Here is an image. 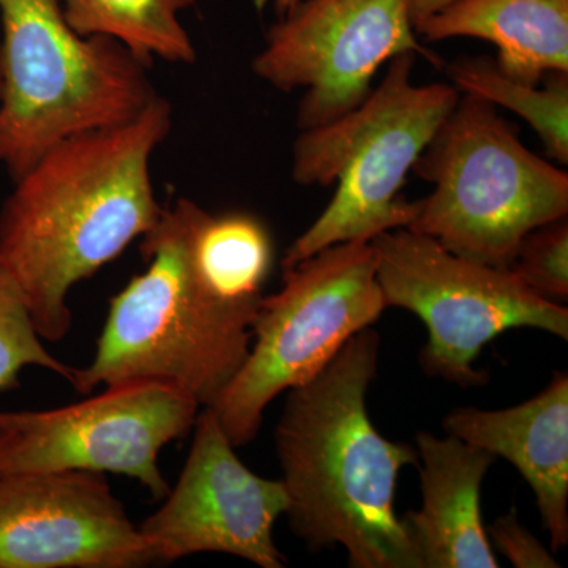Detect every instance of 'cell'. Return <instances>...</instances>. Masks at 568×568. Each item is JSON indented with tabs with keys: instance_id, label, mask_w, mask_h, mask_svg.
Listing matches in <instances>:
<instances>
[{
	"instance_id": "6da1fadb",
	"label": "cell",
	"mask_w": 568,
	"mask_h": 568,
	"mask_svg": "<svg viewBox=\"0 0 568 568\" xmlns=\"http://www.w3.org/2000/svg\"><path fill=\"white\" fill-rule=\"evenodd\" d=\"M171 125L159 95L130 121L59 142L13 181L0 209V263L44 342L70 334L71 287L159 222L151 159Z\"/></svg>"
},
{
	"instance_id": "7a4b0ae2",
	"label": "cell",
	"mask_w": 568,
	"mask_h": 568,
	"mask_svg": "<svg viewBox=\"0 0 568 568\" xmlns=\"http://www.w3.org/2000/svg\"><path fill=\"white\" fill-rule=\"evenodd\" d=\"M381 338L355 334L320 375L291 388L275 429L276 455L295 536L310 549L339 545L353 568H420L395 496L417 448L394 443L369 420Z\"/></svg>"
},
{
	"instance_id": "3957f363",
	"label": "cell",
	"mask_w": 568,
	"mask_h": 568,
	"mask_svg": "<svg viewBox=\"0 0 568 568\" xmlns=\"http://www.w3.org/2000/svg\"><path fill=\"white\" fill-rule=\"evenodd\" d=\"M204 213L181 197L142 235L148 271L111 298L92 364L74 369L71 386L78 394L159 383L209 407L237 375L263 298L233 301L209 282L196 256Z\"/></svg>"
},
{
	"instance_id": "277c9868",
	"label": "cell",
	"mask_w": 568,
	"mask_h": 568,
	"mask_svg": "<svg viewBox=\"0 0 568 568\" xmlns=\"http://www.w3.org/2000/svg\"><path fill=\"white\" fill-rule=\"evenodd\" d=\"M417 54L403 52L375 91L342 118L304 130L294 142L293 179L304 186L338 189L315 223L287 248L283 271L343 242H372L407 227L417 201L403 183L462 92L455 85L413 82Z\"/></svg>"
},
{
	"instance_id": "5b68a950",
	"label": "cell",
	"mask_w": 568,
	"mask_h": 568,
	"mask_svg": "<svg viewBox=\"0 0 568 568\" xmlns=\"http://www.w3.org/2000/svg\"><path fill=\"white\" fill-rule=\"evenodd\" d=\"M0 166L13 181L51 148L118 125L159 97L121 41L82 37L58 0H0Z\"/></svg>"
},
{
	"instance_id": "8992f818",
	"label": "cell",
	"mask_w": 568,
	"mask_h": 568,
	"mask_svg": "<svg viewBox=\"0 0 568 568\" xmlns=\"http://www.w3.org/2000/svg\"><path fill=\"white\" fill-rule=\"evenodd\" d=\"M414 171L433 192L406 230L466 260L507 268L523 239L568 213V175L530 152L480 97L463 93Z\"/></svg>"
},
{
	"instance_id": "52a82bcc",
	"label": "cell",
	"mask_w": 568,
	"mask_h": 568,
	"mask_svg": "<svg viewBox=\"0 0 568 568\" xmlns=\"http://www.w3.org/2000/svg\"><path fill=\"white\" fill-rule=\"evenodd\" d=\"M372 242H343L283 271L278 293L263 297L244 365L211 409L235 448L252 443L265 407L308 383L386 308Z\"/></svg>"
},
{
	"instance_id": "ba28073f",
	"label": "cell",
	"mask_w": 568,
	"mask_h": 568,
	"mask_svg": "<svg viewBox=\"0 0 568 568\" xmlns=\"http://www.w3.org/2000/svg\"><path fill=\"white\" fill-rule=\"evenodd\" d=\"M386 308L424 321L420 353L426 375L459 387H481L488 375L474 364L485 345L510 328H537L568 339V310L545 301L508 268L466 260L435 239L399 227L372 241Z\"/></svg>"
},
{
	"instance_id": "9c48e42d",
	"label": "cell",
	"mask_w": 568,
	"mask_h": 568,
	"mask_svg": "<svg viewBox=\"0 0 568 568\" xmlns=\"http://www.w3.org/2000/svg\"><path fill=\"white\" fill-rule=\"evenodd\" d=\"M200 407L178 388L126 383L59 409L0 410V474H121L163 500L171 487L159 466L160 452L192 433Z\"/></svg>"
},
{
	"instance_id": "30bf717a",
	"label": "cell",
	"mask_w": 568,
	"mask_h": 568,
	"mask_svg": "<svg viewBox=\"0 0 568 568\" xmlns=\"http://www.w3.org/2000/svg\"><path fill=\"white\" fill-rule=\"evenodd\" d=\"M403 52L439 63L417 40L409 0H302L271 29L252 67L278 91L304 89V132L357 108L377 70Z\"/></svg>"
},
{
	"instance_id": "8fae6325",
	"label": "cell",
	"mask_w": 568,
	"mask_h": 568,
	"mask_svg": "<svg viewBox=\"0 0 568 568\" xmlns=\"http://www.w3.org/2000/svg\"><path fill=\"white\" fill-rule=\"evenodd\" d=\"M193 443L178 484L140 530L153 564L197 552L237 556L261 568H283L274 540L276 519L290 508L282 480L252 473L211 407L197 414Z\"/></svg>"
},
{
	"instance_id": "7c38bea8",
	"label": "cell",
	"mask_w": 568,
	"mask_h": 568,
	"mask_svg": "<svg viewBox=\"0 0 568 568\" xmlns=\"http://www.w3.org/2000/svg\"><path fill=\"white\" fill-rule=\"evenodd\" d=\"M153 564L140 526L104 474H0V568H138Z\"/></svg>"
},
{
	"instance_id": "4fadbf2b",
	"label": "cell",
	"mask_w": 568,
	"mask_h": 568,
	"mask_svg": "<svg viewBox=\"0 0 568 568\" xmlns=\"http://www.w3.org/2000/svg\"><path fill=\"white\" fill-rule=\"evenodd\" d=\"M446 435L517 467L536 496L555 551L568 544V376L555 373L540 394L508 409L458 407Z\"/></svg>"
},
{
	"instance_id": "5bb4252c",
	"label": "cell",
	"mask_w": 568,
	"mask_h": 568,
	"mask_svg": "<svg viewBox=\"0 0 568 568\" xmlns=\"http://www.w3.org/2000/svg\"><path fill=\"white\" fill-rule=\"evenodd\" d=\"M420 510L402 517L420 568H497L481 519L480 491L489 467L488 452L458 437L417 435Z\"/></svg>"
},
{
	"instance_id": "9a60e30c",
	"label": "cell",
	"mask_w": 568,
	"mask_h": 568,
	"mask_svg": "<svg viewBox=\"0 0 568 568\" xmlns=\"http://www.w3.org/2000/svg\"><path fill=\"white\" fill-rule=\"evenodd\" d=\"M426 41L474 37L496 44L508 78L540 84L568 71V0H455L414 24Z\"/></svg>"
},
{
	"instance_id": "2e32d148",
	"label": "cell",
	"mask_w": 568,
	"mask_h": 568,
	"mask_svg": "<svg viewBox=\"0 0 568 568\" xmlns=\"http://www.w3.org/2000/svg\"><path fill=\"white\" fill-rule=\"evenodd\" d=\"M67 24L82 37H110L136 58L193 63L196 50L179 13L196 0H58Z\"/></svg>"
},
{
	"instance_id": "e0dca14e",
	"label": "cell",
	"mask_w": 568,
	"mask_h": 568,
	"mask_svg": "<svg viewBox=\"0 0 568 568\" xmlns=\"http://www.w3.org/2000/svg\"><path fill=\"white\" fill-rule=\"evenodd\" d=\"M458 92L514 111L532 126L549 159L568 164V71H549L540 84L508 78L489 58H462L447 67Z\"/></svg>"
},
{
	"instance_id": "ac0fdd59",
	"label": "cell",
	"mask_w": 568,
	"mask_h": 568,
	"mask_svg": "<svg viewBox=\"0 0 568 568\" xmlns=\"http://www.w3.org/2000/svg\"><path fill=\"white\" fill-rule=\"evenodd\" d=\"M197 263L209 282L233 301L257 302L274 261L263 223L245 213L205 212L196 233Z\"/></svg>"
},
{
	"instance_id": "d6986e66",
	"label": "cell",
	"mask_w": 568,
	"mask_h": 568,
	"mask_svg": "<svg viewBox=\"0 0 568 568\" xmlns=\"http://www.w3.org/2000/svg\"><path fill=\"white\" fill-rule=\"evenodd\" d=\"M28 366L50 369L73 383L74 368L43 346L20 287L0 263V392L20 387L22 369Z\"/></svg>"
},
{
	"instance_id": "ffe728a7",
	"label": "cell",
	"mask_w": 568,
	"mask_h": 568,
	"mask_svg": "<svg viewBox=\"0 0 568 568\" xmlns=\"http://www.w3.org/2000/svg\"><path fill=\"white\" fill-rule=\"evenodd\" d=\"M508 271L545 301L562 304L568 298L567 216L538 226L525 235Z\"/></svg>"
},
{
	"instance_id": "44dd1931",
	"label": "cell",
	"mask_w": 568,
	"mask_h": 568,
	"mask_svg": "<svg viewBox=\"0 0 568 568\" xmlns=\"http://www.w3.org/2000/svg\"><path fill=\"white\" fill-rule=\"evenodd\" d=\"M489 544L517 568H559L555 556L519 523L517 510L497 518L487 529Z\"/></svg>"
},
{
	"instance_id": "7402d4cb",
	"label": "cell",
	"mask_w": 568,
	"mask_h": 568,
	"mask_svg": "<svg viewBox=\"0 0 568 568\" xmlns=\"http://www.w3.org/2000/svg\"><path fill=\"white\" fill-rule=\"evenodd\" d=\"M452 2L455 0H409L410 20H413V24H416Z\"/></svg>"
},
{
	"instance_id": "603a6c76",
	"label": "cell",
	"mask_w": 568,
	"mask_h": 568,
	"mask_svg": "<svg viewBox=\"0 0 568 568\" xmlns=\"http://www.w3.org/2000/svg\"><path fill=\"white\" fill-rule=\"evenodd\" d=\"M274 2L276 11L284 17V14L290 13L291 10L295 9L302 0H274Z\"/></svg>"
},
{
	"instance_id": "cb8c5ba5",
	"label": "cell",
	"mask_w": 568,
	"mask_h": 568,
	"mask_svg": "<svg viewBox=\"0 0 568 568\" xmlns=\"http://www.w3.org/2000/svg\"><path fill=\"white\" fill-rule=\"evenodd\" d=\"M2 448H3V437L0 435V455H2Z\"/></svg>"
}]
</instances>
